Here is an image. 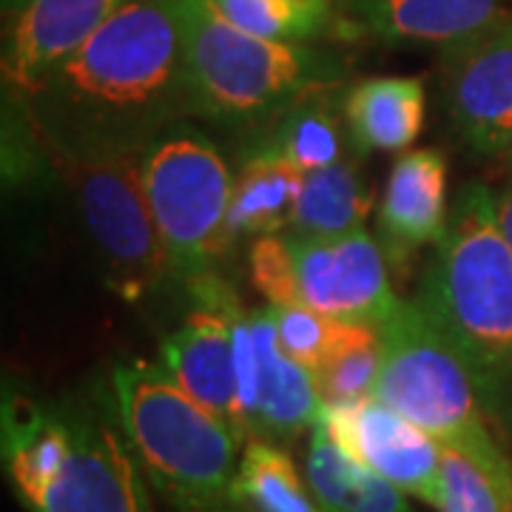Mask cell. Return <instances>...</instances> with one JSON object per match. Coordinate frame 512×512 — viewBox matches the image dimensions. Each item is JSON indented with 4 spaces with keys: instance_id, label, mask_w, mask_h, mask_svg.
Returning a JSON list of instances; mask_svg holds the SVG:
<instances>
[{
    "instance_id": "6da1fadb",
    "label": "cell",
    "mask_w": 512,
    "mask_h": 512,
    "mask_svg": "<svg viewBox=\"0 0 512 512\" xmlns=\"http://www.w3.org/2000/svg\"><path fill=\"white\" fill-rule=\"evenodd\" d=\"M49 163L137 157L191 120L183 29L174 0H126L97 35L12 103Z\"/></svg>"
},
{
    "instance_id": "7a4b0ae2",
    "label": "cell",
    "mask_w": 512,
    "mask_h": 512,
    "mask_svg": "<svg viewBox=\"0 0 512 512\" xmlns=\"http://www.w3.org/2000/svg\"><path fill=\"white\" fill-rule=\"evenodd\" d=\"M416 299L467 362L484 410L512 430V251L487 185L458 191Z\"/></svg>"
},
{
    "instance_id": "3957f363",
    "label": "cell",
    "mask_w": 512,
    "mask_h": 512,
    "mask_svg": "<svg viewBox=\"0 0 512 512\" xmlns=\"http://www.w3.org/2000/svg\"><path fill=\"white\" fill-rule=\"evenodd\" d=\"M174 3L191 120L234 128L245 137L296 100L345 86L348 57L342 52L248 35L222 18L214 0Z\"/></svg>"
},
{
    "instance_id": "277c9868",
    "label": "cell",
    "mask_w": 512,
    "mask_h": 512,
    "mask_svg": "<svg viewBox=\"0 0 512 512\" xmlns=\"http://www.w3.org/2000/svg\"><path fill=\"white\" fill-rule=\"evenodd\" d=\"M111 399L148 481L177 512H248L237 495L242 436L197 404L160 362L117 365Z\"/></svg>"
},
{
    "instance_id": "5b68a950",
    "label": "cell",
    "mask_w": 512,
    "mask_h": 512,
    "mask_svg": "<svg viewBox=\"0 0 512 512\" xmlns=\"http://www.w3.org/2000/svg\"><path fill=\"white\" fill-rule=\"evenodd\" d=\"M379 330L382 370L373 399L444 447H456L495 473H512V461L487 427V410L470 367L419 299H399Z\"/></svg>"
},
{
    "instance_id": "8992f818",
    "label": "cell",
    "mask_w": 512,
    "mask_h": 512,
    "mask_svg": "<svg viewBox=\"0 0 512 512\" xmlns=\"http://www.w3.org/2000/svg\"><path fill=\"white\" fill-rule=\"evenodd\" d=\"M140 177L174 279L191 288L220 274L237 180L217 143L191 120L174 123L143 148Z\"/></svg>"
},
{
    "instance_id": "52a82bcc",
    "label": "cell",
    "mask_w": 512,
    "mask_h": 512,
    "mask_svg": "<svg viewBox=\"0 0 512 512\" xmlns=\"http://www.w3.org/2000/svg\"><path fill=\"white\" fill-rule=\"evenodd\" d=\"M52 168L69 185L114 291L143 302L177 282L143 188L140 154Z\"/></svg>"
},
{
    "instance_id": "ba28073f",
    "label": "cell",
    "mask_w": 512,
    "mask_h": 512,
    "mask_svg": "<svg viewBox=\"0 0 512 512\" xmlns=\"http://www.w3.org/2000/svg\"><path fill=\"white\" fill-rule=\"evenodd\" d=\"M72 430L69 456L40 493L32 512H154L143 464L109 404H63Z\"/></svg>"
},
{
    "instance_id": "9c48e42d",
    "label": "cell",
    "mask_w": 512,
    "mask_h": 512,
    "mask_svg": "<svg viewBox=\"0 0 512 512\" xmlns=\"http://www.w3.org/2000/svg\"><path fill=\"white\" fill-rule=\"evenodd\" d=\"M441 97L458 140L476 157L512 148V12L441 49Z\"/></svg>"
},
{
    "instance_id": "30bf717a",
    "label": "cell",
    "mask_w": 512,
    "mask_h": 512,
    "mask_svg": "<svg viewBox=\"0 0 512 512\" xmlns=\"http://www.w3.org/2000/svg\"><path fill=\"white\" fill-rule=\"evenodd\" d=\"M194 311L160 348V365L185 393L245 439L234 362V313L239 299L220 274L194 282Z\"/></svg>"
},
{
    "instance_id": "8fae6325",
    "label": "cell",
    "mask_w": 512,
    "mask_h": 512,
    "mask_svg": "<svg viewBox=\"0 0 512 512\" xmlns=\"http://www.w3.org/2000/svg\"><path fill=\"white\" fill-rule=\"evenodd\" d=\"M285 237L291 242L299 296L308 308L336 322L382 328L399 296L390 288L379 239L365 228L328 242Z\"/></svg>"
},
{
    "instance_id": "7c38bea8",
    "label": "cell",
    "mask_w": 512,
    "mask_h": 512,
    "mask_svg": "<svg viewBox=\"0 0 512 512\" xmlns=\"http://www.w3.org/2000/svg\"><path fill=\"white\" fill-rule=\"evenodd\" d=\"M336 447L402 493L439 507L441 444L379 399L325 404L316 421Z\"/></svg>"
},
{
    "instance_id": "4fadbf2b",
    "label": "cell",
    "mask_w": 512,
    "mask_h": 512,
    "mask_svg": "<svg viewBox=\"0 0 512 512\" xmlns=\"http://www.w3.org/2000/svg\"><path fill=\"white\" fill-rule=\"evenodd\" d=\"M126 0H29L6 23L3 89L20 103L83 49Z\"/></svg>"
},
{
    "instance_id": "5bb4252c",
    "label": "cell",
    "mask_w": 512,
    "mask_h": 512,
    "mask_svg": "<svg viewBox=\"0 0 512 512\" xmlns=\"http://www.w3.org/2000/svg\"><path fill=\"white\" fill-rule=\"evenodd\" d=\"M504 12L501 0H336V40L444 49Z\"/></svg>"
},
{
    "instance_id": "9a60e30c",
    "label": "cell",
    "mask_w": 512,
    "mask_h": 512,
    "mask_svg": "<svg viewBox=\"0 0 512 512\" xmlns=\"http://www.w3.org/2000/svg\"><path fill=\"white\" fill-rule=\"evenodd\" d=\"M251 316L256 350L254 402L245 413V439L288 447L322 413V393L311 370L291 359L276 336L274 308H256Z\"/></svg>"
},
{
    "instance_id": "2e32d148",
    "label": "cell",
    "mask_w": 512,
    "mask_h": 512,
    "mask_svg": "<svg viewBox=\"0 0 512 512\" xmlns=\"http://www.w3.org/2000/svg\"><path fill=\"white\" fill-rule=\"evenodd\" d=\"M450 217L447 208V160L436 148H416L402 154L384 183L376 231L379 245L396 271H404L413 256L433 248Z\"/></svg>"
},
{
    "instance_id": "e0dca14e",
    "label": "cell",
    "mask_w": 512,
    "mask_h": 512,
    "mask_svg": "<svg viewBox=\"0 0 512 512\" xmlns=\"http://www.w3.org/2000/svg\"><path fill=\"white\" fill-rule=\"evenodd\" d=\"M342 94L345 86L296 100L268 123L239 137V154L276 157L305 174L345 160L350 157L348 148H353V140L342 111Z\"/></svg>"
},
{
    "instance_id": "ac0fdd59",
    "label": "cell",
    "mask_w": 512,
    "mask_h": 512,
    "mask_svg": "<svg viewBox=\"0 0 512 512\" xmlns=\"http://www.w3.org/2000/svg\"><path fill=\"white\" fill-rule=\"evenodd\" d=\"M342 111L356 154H399L416 143L424 128V83L419 77H365L345 86Z\"/></svg>"
},
{
    "instance_id": "d6986e66",
    "label": "cell",
    "mask_w": 512,
    "mask_h": 512,
    "mask_svg": "<svg viewBox=\"0 0 512 512\" xmlns=\"http://www.w3.org/2000/svg\"><path fill=\"white\" fill-rule=\"evenodd\" d=\"M72 430L66 407H43L26 399L3 402V456L20 501L29 504L69 456Z\"/></svg>"
},
{
    "instance_id": "ffe728a7",
    "label": "cell",
    "mask_w": 512,
    "mask_h": 512,
    "mask_svg": "<svg viewBox=\"0 0 512 512\" xmlns=\"http://www.w3.org/2000/svg\"><path fill=\"white\" fill-rule=\"evenodd\" d=\"M373 208V191L362 163L350 154L339 163L308 171L285 234L302 239H342L362 231Z\"/></svg>"
},
{
    "instance_id": "44dd1931",
    "label": "cell",
    "mask_w": 512,
    "mask_h": 512,
    "mask_svg": "<svg viewBox=\"0 0 512 512\" xmlns=\"http://www.w3.org/2000/svg\"><path fill=\"white\" fill-rule=\"evenodd\" d=\"M305 171L276 157H242L234 200L228 211V251L239 239L285 234L302 191Z\"/></svg>"
},
{
    "instance_id": "7402d4cb",
    "label": "cell",
    "mask_w": 512,
    "mask_h": 512,
    "mask_svg": "<svg viewBox=\"0 0 512 512\" xmlns=\"http://www.w3.org/2000/svg\"><path fill=\"white\" fill-rule=\"evenodd\" d=\"M308 484L333 512H410L396 484L342 453L319 424L311 436Z\"/></svg>"
},
{
    "instance_id": "603a6c76",
    "label": "cell",
    "mask_w": 512,
    "mask_h": 512,
    "mask_svg": "<svg viewBox=\"0 0 512 512\" xmlns=\"http://www.w3.org/2000/svg\"><path fill=\"white\" fill-rule=\"evenodd\" d=\"M237 495L248 512H333L296 473L285 447L248 441L239 461Z\"/></svg>"
},
{
    "instance_id": "cb8c5ba5",
    "label": "cell",
    "mask_w": 512,
    "mask_h": 512,
    "mask_svg": "<svg viewBox=\"0 0 512 512\" xmlns=\"http://www.w3.org/2000/svg\"><path fill=\"white\" fill-rule=\"evenodd\" d=\"M225 20L242 32L276 43L336 40V0H214Z\"/></svg>"
},
{
    "instance_id": "d4e9b609",
    "label": "cell",
    "mask_w": 512,
    "mask_h": 512,
    "mask_svg": "<svg viewBox=\"0 0 512 512\" xmlns=\"http://www.w3.org/2000/svg\"><path fill=\"white\" fill-rule=\"evenodd\" d=\"M382 370V330L345 322L328 362L316 370L322 402H362L373 396Z\"/></svg>"
},
{
    "instance_id": "484cf974",
    "label": "cell",
    "mask_w": 512,
    "mask_h": 512,
    "mask_svg": "<svg viewBox=\"0 0 512 512\" xmlns=\"http://www.w3.org/2000/svg\"><path fill=\"white\" fill-rule=\"evenodd\" d=\"M441 512H512V473H495L441 444Z\"/></svg>"
},
{
    "instance_id": "4316f807",
    "label": "cell",
    "mask_w": 512,
    "mask_h": 512,
    "mask_svg": "<svg viewBox=\"0 0 512 512\" xmlns=\"http://www.w3.org/2000/svg\"><path fill=\"white\" fill-rule=\"evenodd\" d=\"M271 308H274L276 336H279L282 350L316 376V370L328 362L330 350L336 348L345 322H336L325 313L313 311L305 302L271 305Z\"/></svg>"
},
{
    "instance_id": "83f0119b",
    "label": "cell",
    "mask_w": 512,
    "mask_h": 512,
    "mask_svg": "<svg viewBox=\"0 0 512 512\" xmlns=\"http://www.w3.org/2000/svg\"><path fill=\"white\" fill-rule=\"evenodd\" d=\"M251 282L268 305H299V285H296V265H293L291 242L285 234L254 239L248 254Z\"/></svg>"
},
{
    "instance_id": "f1b7e54d",
    "label": "cell",
    "mask_w": 512,
    "mask_h": 512,
    "mask_svg": "<svg viewBox=\"0 0 512 512\" xmlns=\"http://www.w3.org/2000/svg\"><path fill=\"white\" fill-rule=\"evenodd\" d=\"M495 208H498V225L512 251V180L501 191H495Z\"/></svg>"
},
{
    "instance_id": "f546056e",
    "label": "cell",
    "mask_w": 512,
    "mask_h": 512,
    "mask_svg": "<svg viewBox=\"0 0 512 512\" xmlns=\"http://www.w3.org/2000/svg\"><path fill=\"white\" fill-rule=\"evenodd\" d=\"M26 3H29V0H3V15H6V20L15 18Z\"/></svg>"
},
{
    "instance_id": "4dcf8cb0",
    "label": "cell",
    "mask_w": 512,
    "mask_h": 512,
    "mask_svg": "<svg viewBox=\"0 0 512 512\" xmlns=\"http://www.w3.org/2000/svg\"><path fill=\"white\" fill-rule=\"evenodd\" d=\"M507 160H510V168H512V148H510V154H507Z\"/></svg>"
}]
</instances>
